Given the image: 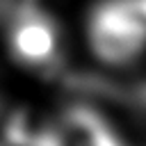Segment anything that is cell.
Returning <instances> with one entry per match:
<instances>
[{
    "label": "cell",
    "mask_w": 146,
    "mask_h": 146,
    "mask_svg": "<svg viewBox=\"0 0 146 146\" xmlns=\"http://www.w3.org/2000/svg\"><path fill=\"white\" fill-rule=\"evenodd\" d=\"M52 146H125L110 121L94 107L75 105L55 119Z\"/></svg>",
    "instance_id": "obj_3"
},
{
    "label": "cell",
    "mask_w": 146,
    "mask_h": 146,
    "mask_svg": "<svg viewBox=\"0 0 146 146\" xmlns=\"http://www.w3.org/2000/svg\"><path fill=\"white\" fill-rule=\"evenodd\" d=\"M89 48L105 64H128L146 50V25L132 18L119 0L94 7L87 25Z\"/></svg>",
    "instance_id": "obj_2"
},
{
    "label": "cell",
    "mask_w": 146,
    "mask_h": 146,
    "mask_svg": "<svg viewBox=\"0 0 146 146\" xmlns=\"http://www.w3.org/2000/svg\"><path fill=\"white\" fill-rule=\"evenodd\" d=\"M7 39L11 55L30 66L50 71L59 57V30L55 18L36 0H7Z\"/></svg>",
    "instance_id": "obj_1"
}]
</instances>
